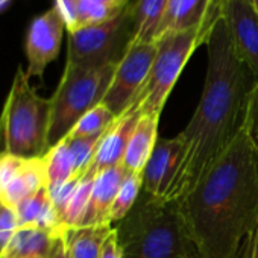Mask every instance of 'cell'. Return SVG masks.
<instances>
[{
	"instance_id": "9a60e30c",
	"label": "cell",
	"mask_w": 258,
	"mask_h": 258,
	"mask_svg": "<svg viewBox=\"0 0 258 258\" xmlns=\"http://www.w3.org/2000/svg\"><path fill=\"white\" fill-rule=\"evenodd\" d=\"M158 121H160V115L140 114L123 158V167L127 172H134V173L143 172L160 139Z\"/></svg>"
},
{
	"instance_id": "52a82bcc",
	"label": "cell",
	"mask_w": 258,
	"mask_h": 258,
	"mask_svg": "<svg viewBox=\"0 0 258 258\" xmlns=\"http://www.w3.org/2000/svg\"><path fill=\"white\" fill-rule=\"evenodd\" d=\"M133 2L108 22L67 32L66 66L99 69L118 64L133 43Z\"/></svg>"
},
{
	"instance_id": "f546056e",
	"label": "cell",
	"mask_w": 258,
	"mask_h": 258,
	"mask_svg": "<svg viewBox=\"0 0 258 258\" xmlns=\"http://www.w3.org/2000/svg\"><path fill=\"white\" fill-rule=\"evenodd\" d=\"M64 231L66 229H61L55 234V240H53V246H52V250L49 253V258H73L70 250H69Z\"/></svg>"
},
{
	"instance_id": "1f68e13d",
	"label": "cell",
	"mask_w": 258,
	"mask_h": 258,
	"mask_svg": "<svg viewBox=\"0 0 258 258\" xmlns=\"http://www.w3.org/2000/svg\"><path fill=\"white\" fill-rule=\"evenodd\" d=\"M241 258H258V225H256L255 231L252 232L250 238L247 240Z\"/></svg>"
},
{
	"instance_id": "6da1fadb",
	"label": "cell",
	"mask_w": 258,
	"mask_h": 258,
	"mask_svg": "<svg viewBox=\"0 0 258 258\" xmlns=\"http://www.w3.org/2000/svg\"><path fill=\"white\" fill-rule=\"evenodd\" d=\"M179 204L202 258L243 256L258 225V148L246 123Z\"/></svg>"
},
{
	"instance_id": "836d02e7",
	"label": "cell",
	"mask_w": 258,
	"mask_h": 258,
	"mask_svg": "<svg viewBox=\"0 0 258 258\" xmlns=\"http://www.w3.org/2000/svg\"><path fill=\"white\" fill-rule=\"evenodd\" d=\"M252 2V5H253V8L256 10V13H258V0H250Z\"/></svg>"
},
{
	"instance_id": "44dd1931",
	"label": "cell",
	"mask_w": 258,
	"mask_h": 258,
	"mask_svg": "<svg viewBox=\"0 0 258 258\" xmlns=\"http://www.w3.org/2000/svg\"><path fill=\"white\" fill-rule=\"evenodd\" d=\"M44 164H46V176H47V187L49 190L56 188L72 178H76V169L75 161L72 157V152L69 149V145L66 140H61L55 146H52L44 155Z\"/></svg>"
},
{
	"instance_id": "2e32d148",
	"label": "cell",
	"mask_w": 258,
	"mask_h": 258,
	"mask_svg": "<svg viewBox=\"0 0 258 258\" xmlns=\"http://www.w3.org/2000/svg\"><path fill=\"white\" fill-rule=\"evenodd\" d=\"M16 211L19 217V228L34 226L50 232L62 229L58 213L49 193V187H43L31 198L19 202L16 205Z\"/></svg>"
},
{
	"instance_id": "ac0fdd59",
	"label": "cell",
	"mask_w": 258,
	"mask_h": 258,
	"mask_svg": "<svg viewBox=\"0 0 258 258\" xmlns=\"http://www.w3.org/2000/svg\"><path fill=\"white\" fill-rule=\"evenodd\" d=\"M43 187H47L44 157L26 158L23 167L0 196H4L10 204L16 207L19 202L31 198Z\"/></svg>"
},
{
	"instance_id": "9c48e42d",
	"label": "cell",
	"mask_w": 258,
	"mask_h": 258,
	"mask_svg": "<svg viewBox=\"0 0 258 258\" xmlns=\"http://www.w3.org/2000/svg\"><path fill=\"white\" fill-rule=\"evenodd\" d=\"M66 31L64 19L56 5L32 19L25 38V53L28 59L26 75L29 79H41L47 66L58 58Z\"/></svg>"
},
{
	"instance_id": "d6986e66",
	"label": "cell",
	"mask_w": 258,
	"mask_h": 258,
	"mask_svg": "<svg viewBox=\"0 0 258 258\" xmlns=\"http://www.w3.org/2000/svg\"><path fill=\"white\" fill-rule=\"evenodd\" d=\"M169 0H134L133 43H157V32L163 22Z\"/></svg>"
},
{
	"instance_id": "4316f807",
	"label": "cell",
	"mask_w": 258,
	"mask_h": 258,
	"mask_svg": "<svg viewBox=\"0 0 258 258\" xmlns=\"http://www.w3.org/2000/svg\"><path fill=\"white\" fill-rule=\"evenodd\" d=\"M26 158L13 155L8 152H0V195H2L19 170L23 167Z\"/></svg>"
},
{
	"instance_id": "5bb4252c",
	"label": "cell",
	"mask_w": 258,
	"mask_h": 258,
	"mask_svg": "<svg viewBox=\"0 0 258 258\" xmlns=\"http://www.w3.org/2000/svg\"><path fill=\"white\" fill-rule=\"evenodd\" d=\"M126 173L127 170L121 164L105 169L94 178L90 202L81 226H96L106 223L111 225L109 213Z\"/></svg>"
},
{
	"instance_id": "7a4b0ae2",
	"label": "cell",
	"mask_w": 258,
	"mask_h": 258,
	"mask_svg": "<svg viewBox=\"0 0 258 258\" xmlns=\"http://www.w3.org/2000/svg\"><path fill=\"white\" fill-rule=\"evenodd\" d=\"M207 75L196 111L181 134L184 158L166 199L184 198L241 129L258 79L240 58L228 23L216 22L207 41Z\"/></svg>"
},
{
	"instance_id": "4dcf8cb0",
	"label": "cell",
	"mask_w": 258,
	"mask_h": 258,
	"mask_svg": "<svg viewBox=\"0 0 258 258\" xmlns=\"http://www.w3.org/2000/svg\"><path fill=\"white\" fill-rule=\"evenodd\" d=\"M100 258H121V249H120V244H118V238H117L115 228L112 229V232L105 240V244H103Z\"/></svg>"
},
{
	"instance_id": "ba28073f",
	"label": "cell",
	"mask_w": 258,
	"mask_h": 258,
	"mask_svg": "<svg viewBox=\"0 0 258 258\" xmlns=\"http://www.w3.org/2000/svg\"><path fill=\"white\" fill-rule=\"evenodd\" d=\"M157 49L158 43L131 44L117 64L102 102L115 117H120L136 103L151 73Z\"/></svg>"
},
{
	"instance_id": "ffe728a7",
	"label": "cell",
	"mask_w": 258,
	"mask_h": 258,
	"mask_svg": "<svg viewBox=\"0 0 258 258\" xmlns=\"http://www.w3.org/2000/svg\"><path fill=\"white\" fill-rule=\"evenodd\" d=\"M112 226L96 225V226H79L64 231L69 250L73 258H100L105 240L112 232Z\"/></svg>"
},
{
	"instance_id": "8fae6325",
	"label": "cell",
	"mask_w": 258,
	"mask_h": 258,
	"mask_svg": "<svg viewBox=\"0 0 258 258\" xmlns=\"http://www.w3.org/2000/svg\"><path fill=\"white\" fill-rule=\"evenodd\" d=\"M225 0H169L163 22L157 32L161 37L191 29L211 31L222 17Z\"/></svg>"
},
{
	"instance_id": "30bf717a",
	"label": "cell",
	"mask_w": 258,
	"mask_h": 258,
	"mask_svg": "<svg viewBox=\"0 0 258 258\" xmlns=\"http://www.w3.org/2000/svg\"><path fill=\"white\" fill-rule=\"evenodd\" d=\"M184 151V139L181 134L173 139H158L154 152L142 172L145 193L154 198H167L179 172Z\"/></svg>"
},
{
	"instance_id": "3957f363",
	"label": "cell",
	"mask_w": 258,
	"mask_h": 258,
	"mask_svg": "<svg viewBox=\"0 0 258 258\" xmlns=\"http://www.w3.org/2000/svg\"><path fill=\"white\" fill-rule=\"evenodd\" d=\"M115 232L121 258H202L179 199H161L142 191Z\"/></svg>"
},
{
	"instance_id": "4fadbf2b",
	"label": "cell",
	"mask_w": 258,
	"mask_h": 258,
	"mask_svg": "<svg viewBox=\"0 0 258 258\" xmlns=\"http://www.w3.org/2000/svg\"><path fill=\"white\" fill-rule=\"evenodd\" d=\"M139 117L140 112L137 106H131L114 120V123L108 127V131L102 136L93 163L85 173L97 176L105 169L123 164L124 152Z\"/></svg>"
},
{
	"instance_id": "277c9868",
	"label": "cell",
	"mask_w": 258,
	"mask_h": 258,
	"mask_svg": "<svg viewBox=\"0 0 258 258\" xmlns=\"http://www.w3.org/2000/svg\"><path fill=\"white\" fill-rule=\"evenodd\" d=\"M50 99L41 97L19 66L0 117V152L23 158L47 152Z\"/></svg>"
},
{
	"instance_id": "e0dca14e",
	"label": "cell",
	"mask_w": 258,
	"mask_h": 258,
	"mask_svg": "<svg viewBox=\"0 0 258 258\" xmlns=\"http://www.w3.org/2000/svg\"><path fill=\"white\" fill-rule=\"evenodd\" d=\"M56 232L22 226L11 241L0 250V258H49Z\"/></svg>"
},
{
	"instance_id": "603a6c76",
	"label": "cell",
	"mask_w": 258,
	"mask_h": 258,
	"mask_svg": "<svg viewBox=\"0 0 258 258\" xmlns=\"http://www.w3.org/2000/svg\"><path fill=\"white\" fill-rule=\"evenodd\" d=\"M143 191V176L142 173L127 172L118 193L115 196V201L112 204L111 213H109V222H121L131 210L134 208L136 202L139 201L140 195Z\"/></svg>"
},
{
	"instance_id": "d4e9b609",
	"label": "cell",
	"mask_w": 258,
	"mask_h": 258,
	"mask_svg": "<svg viewBox=\"0 0 258 258\" xmlns=\"http://www.w3.org/2000/svg\"><path fill=\"white\" fill-rule=\"evenodd\" d=\"M102 136L97 137H66L64 140L69 145V149L72 152L76 175L82 176L88 167L93 163V158L96 155L97 146L100 143Z\"/></svg>"
},
{
	"instance_id": "5b68a950",
	"label": "cell",
	"mask_w": 258,
	"mask_h": 258,
	"mask_svg": "<svg viewBox=\"0 0 258 258\" xmlns=\"http://www.w3.org/2000/svg\"><path fill=\"white\" fill-rule=\"evenodd\" d=\"M117 64L99 69L66 66L61 81L50 97L47 151L64 140L75 124L103 102Z\"/></svg>"
},
{
	"instance_id": "7402d4cb",
	"label": "cell",
	"mask_w": 258,
	"mask_h": 258,
	"mask_svg": "<svg viewBox=\"0 0 258 258\" xmlns=\"http://www.w3.org/2000/svg\"><path fill=\"white\" fill-rule=\"evenodd\" d=\"M94 175L91 173H84L81 176V181L72 195L64 213L61 214V228L62 229H70V228H79L82 223V219L85 216L93 184H94Z\"/></svg>"
},
{
	"instance_id": "83f0119b",
	"label": "cell",
	"mask_w": 258,
	"mask_h": 258,
	"mask_svg": "<svg viewBox=\"0 0 258 258\" xmlns=\"http://www.w3.org/2000/svg\"><path fill=\"white\" fill-rule=\"evenodd\" d=\"M244 123L249 129L250 139L253 140L255 146L258 148V82L255 84V87L252 88V91L249 94Z\"/></svg>"
},
{
	"instance_id": "cb8c5ba5",
	"label": "cell",
	"mask_w": 258,
	"mask_h": 258,
	"mask_svg": "<svg viewBox=\"0 0 258 258\" xmlns=\"http://www.w3.org/2000/svg\"><path fill=\"white\" fill-rule=\"evenodd\" d=\"M117 117L105 103L90 109L70 131L67 137H97L103 136Z\"/></svg>"
},
{
	"instance_id": "484cf974",
	"label": "cell",
	"mask_w": 258,
	"mask_h": 258,
	"mask_svg": "<svg viewBox=\"0 0 258 258\" xmlns=\"http://www.w3.org/2000/svg\"><path fill=\"white\" fill-rule=\"evenodd\" d=\"M19 229V217L16 207L0 196V250L14 237Z\"/></svg>"
},
{
	"instance_id": "f1b7e54d",
	"label": "cell",
	"mask_w": 258,
	"mask_h": 258,
	"mask_svg": "<svg viewBox=\"0 0 258 258\" xmlns=\"http://www.w3.org/2000/svg\"><path fill=\"white\" fill-rule=\"evenodd\" d=\"M55 5L58 7L67 32L78 31L79 22H78V0H55Z\"/></svg>"
},
{
	"instance_id": "7c38bea8",
	"label": "cell",
	"mask_w": 258,
	"mask_h": 258,
	"mask_svg": "<svg viewBox=\"0 0 258 258\" xmlns=\"http://www.w3.org/2000/svg\"><path fill=\"white\" fill-rule=\"evenodd\" d=\"M223 17L240 58L258 79V13L250 0H225Z\"/></svg>"
},
{
	"instance_id": "d6a6232c",
	"label": "cell",
	"mask_w": 258,
	"mask_h": 258,
	"mask_svg": "<svg viewBox=\"0 0 258 258\" xmlns=\"http://www.w3.org/2000/svg\"><path fill=\"white\" fill-rule=\"evenodd\" d=\"M10 4H11V0H0V13H2L5 8H8Z\"/></svg>"
},
{
	"instance_id": "8992f818",
	"label": "cell",
	"mask_w": 258,
	"mask_h": 258,
	"mask_svg": "<svg viewBox=\"0 0 258 258\" xmlns=\"http://www.w3.org/2000/svg\"><path fill=\"white\" fill-rule=\"evenodd\" d=\"M211 31L191 29L185 32L169 34L158 40V49L151 73L142 93L133 105L137 106L140 114L161 115V111L184 67L187 66L193 52L202 44H207Z\"/></svg>"
}]
</instances>
